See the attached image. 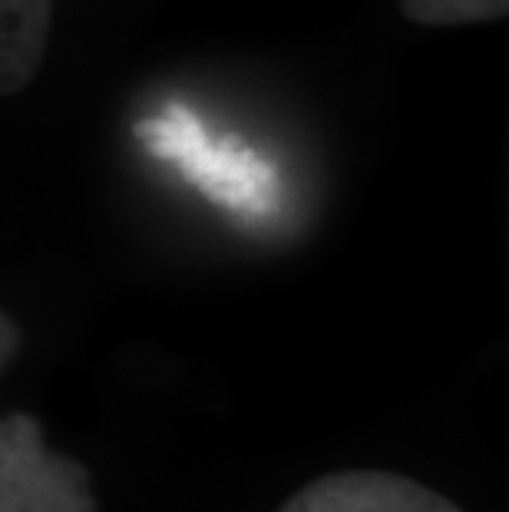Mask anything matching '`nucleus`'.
Instances as JSON below:
<instances>
[{
	"mask_svg": "<svg viewBox=\"0 0 509 512\" xmlns=\"http://www.w3.org/2000/svg\"><path fill=\"white\" fill-rule=\"evenodd\" d=\"M20 344H24V334H20L17 321L10 318L4 308H0V370L14 361L17 351H20Z\"/></svg>",
	"mask_w": 509,
	"mask_h": 512,
	"instance_id": "423d86ee",
	"label": "nucleus"
},
{
	"mask_svg": "<svg viewBox=\"0 0 509 512\" xmlns=\"http://www.w3.org/2000/svg\"><path fill=\"white\" fill-rule=\"evenodd\" d=\"M278 512H463L447 496L410 476L344 470L311 479Z\"/></svg>",
	"mask_w": 509,
	"mask_h": 512,
	"instance_id": "7ed1b4c3",
	"label": "nucleus"
},
{
	"mask_svg": "<svg viewBox=\"0 0 509 512\" xmlns=\"http://www.w3.org/2000/svg\"><path fill=\"white\" fill-rule=\"evenodd\" d=\"M136 136L162 159L179 162L199 189L225 205H262L265 192L272 189V169L248 152L212 146L186 110H169L159 119H146L136 126Z\"/></svg>",
	"mask_w": 509,
	"mask_h": 512,
	"instance_id": "f03ea898",
	"label": "nucleus"
},
{
	"mask_svg": "<svg viewBox=\"0 0 509 512\" xmlns=\"http://www.w3.org/2000/svg\"><path fill=\"white\" fill-rule=\"evenodd\" d=\"M53 0H0V96L24 93L47 57Z\"/></svg>",
	"mask_w": 509,
	"mask_h": 512,
	"instance_id": "20e7f679",
	"label": "nucleus"
},
{
	"mask_svg": "<svg viewBox=\"0 0 509 512\" xmlns=\"http://www.w3.org/2000/svg\"><path fill=\"white\" fill-rule=\"evenodd\" d=\"M400 14L420 27H467L506 17L509 0H400Z\"/></svg>",
	"mask_w": 509,
	"mask_h": 512,
	"instance_id": "39448f33",
	"label": "nucleus"
},
{
	"mask_svg": "<svg viewBox=\"0 0 509 512\" xmlns=\"http://www.w3.org/2000/svg\"><path fill=\"white\" fill-rule=\"evenodd\" d=\"M0 512H100L90 470L47 450L30 413L0 417Z\"/></svg>",
	"mask_w": 509,
	"mask_h": 512,
	"instance_id": "f257e3e1",
	"label": "nucleus"
}]
</instances>
